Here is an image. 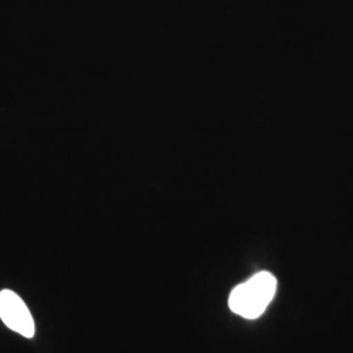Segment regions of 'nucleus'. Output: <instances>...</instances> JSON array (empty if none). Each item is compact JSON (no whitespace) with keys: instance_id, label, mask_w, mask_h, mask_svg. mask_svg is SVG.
I'll return each mask as SVG.
<instances>
[{"instance_id":"obj_1","label":"nucleus","mask_w":353,"mask_h":353,"mask_svg":"<svg viewBox=\"0 0 353 353\" xmlns=\"http://www.w3.org/2000/svg\"><path fill=\"white\" fill-rule=\"evenodd\" d=\"M276 292V279L270 272H258L232 290L229 307L239 316L255 319L265 313Z\"/></svg>"},{"instance_id":"obj_2","label":"nucleus","mask_w":353,"mask_h":353,"mask_svg":"<svg viewBox=\"0 0 353 353\" xmlns=\"http://www.w3.org/2000/svg\"><path fill=\"white\" fill-rule=\"evenodd\" d=\"M0 319L7 327L26 339H32L36 334V325L30 310L13 290L0 292Z\"/></svg>"}]
</instances>
